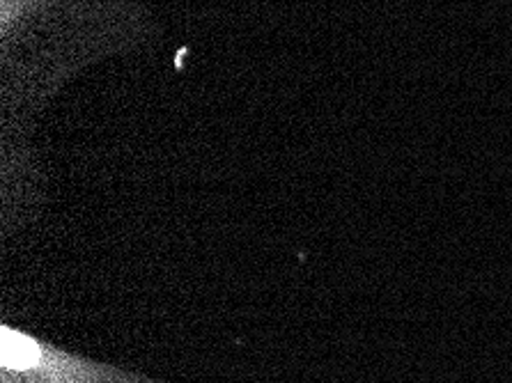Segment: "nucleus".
<instances>
[{
	"label": "nucleus",
	"mask_w": 512,
	"mask_h": 383,
	"mask_svg": "<svg viewBox=\"0 0 512 383\" xmlns=\"http://www.w3.org/2000/svg\"><path fill=\"white\" fill-rule=\"evenodd\" d=\"M40 363V347L21 333L3 328V367L5 370H30Z\"/></svg>",
	"instance_id": "obj_1"
}]
</instances>
